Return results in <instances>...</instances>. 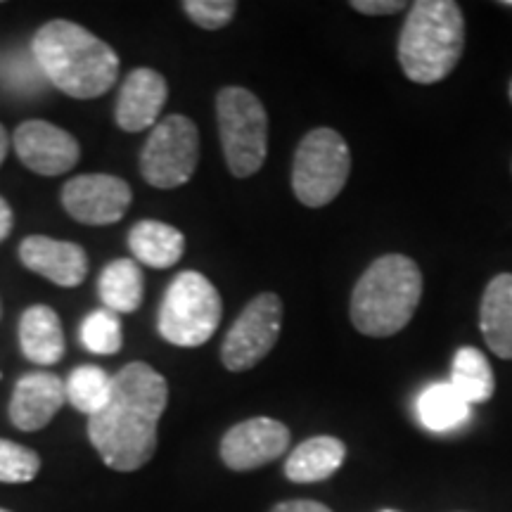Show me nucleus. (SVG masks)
<instances>
[{
  "label": "nucleus",
  "mask_w": 512,
  "mask_h": 512,
  "mask_svg": "<svg viewBox=\"0 0 512 512\" xmlns=\"http://www.w3.org/2000/svg\"><path fill=\"white\" fill-rule=\"evenodd\" d=\"M223 316L221 294L207 275L183 271L164 294L157 328L162 339L174 347L192 349L207 344L219 330Z\"/></svg>",
  "instance_id": "nucleus-5"
},
{
  "label": "nucleus",
  "mask_w": 512,
  "mask_h": 512,
  "mask_svg": "<svg viewBox=\"0 0 512 512\" xmlns=\"http://www.w3.org/2000/svg\"><path fill=\"white\" fill-rule=\"evenodd\" d=\"M216 121L230 174L254 176L268 155L266 107L247 88L226 86L216 95Z\"/></svg>",
  "instance_id": "nucleus-6"
},
{
  "label": "nucleus",
  "mask_w": 512,
  "mask_h": 512,
  "mask_svg": "<svg viewBox=\"0 0 512 512\" xmlns=\"http://www.w3.org/2000/svg\"><path fill=\"white\" fill-rule=\"evenodd\" d=\"M17 157L38 176H62L79 162V143L72 133L43 119L19 124L15 131Z\"/></svg>",
  "instance_id": "nucleus-12"
},
{
  "label": "nucleus",
  "mask_w": 512,
  "mask_h": 512,
  "mask_svg": "<svg viewBox=\"0 0 512 512\" xmlns=\"http://www.w3.org/2000/svg\"><path fill=\"white\" fill-rule=\"evenodd\" d=\"M422 299V273L403 254H384L351 292V323L361 335L392 337L411 323Z\"/></svg>",
  "instance_id": "nucleus-4"
},
{
  "label": "nucleus",
  "mask_w": 512,
  "mask_h": 512,
  "mask_svg": "<svg viewBox=\"0 0 512 512\" xmlns=\"http://www.w3.org/2000/svg\"><path fill=\"white\" fill-rule=\"evenodd\" d=\"M351 174V152L335 128H313L294 152L292 190L304 207H328Z\"/></svg>",
  "instance_id": "nucleus-7"
},
{
  "label": "nucleus",
  "mask_w": 512,
  "mask_h": 512,
  "mask_svg": "<svg viewBox=\"0 0 512 512\" xmlns=\"http://www.w3.org/2000/svg\"><path fill=\"white\" fill-rule=\"evenodd\" d=\"M271 512H332L328 505L316 501H285L278 503Z\"/></svg>",
  "instance_id": "nucleus-28"
},
{
  "label": "nucleus",
  "mask_w": 512,
  "mask_h": 512,
  "mask_svg": "<svg viewBox=\"0 0 512 512\" xmlns=\"http://www.w3.org/2000/svg\"><path fill=\"white\" fill-rule=\"evenodd\" d=\"M98 292L105 309L112 313H133L140 309L145 294L143 273L133 259L112 261L105 271L100 273Z\"/></svg>",
  "instance_id": "nucleus-20"
},
{
  "label": "nucleus",
  "mask_w": 512,
  "mask_h": 512,
  "mask_svg": "<svg viewBox=\"0 0 512 512\" xmlns=\"http://www.w3.org/2000/svg\"><path fill=\"white\" fill-rule=\"evenodd\" d=\"M290 446V430L273 418L238 422L223 434L221 460L235 472H249L278 460Z\"/></svg>",
  "instance_id": "nucleus-11"
},
{
  "label": "nucleus",
  "mask_w": 512,
  "mask_h": 512,
  "mask_svg": "<svg viewBox=\"0 0 512 512\" xmlns=\"http://www.w3.org/2000/svg\"><path fill=\"white\" fill-rule=\"evenodd\" d=\"M12 209L10 204L0 197V242H3L12 233Z\"/></svg>",
  "instance_id": "nucleus-29"
},
{
  "label": "nucleus",
  "mask_w": 512,
  "mask_h": 512,
  "mask_svg": "<svg viewBox=\"0 0 512 512\" xmlns=\"http://www.w3.org/2000/svg\"><path fill=\"white\" fill-rule=\"evenodd\" d=\"M351 8L361 15L380 17V15H396L399 10H406L408 5L403 0H354Z\"/></svg>",
  "instance_id": "nucleus-27"
},
{
  "label": "nucleus",
  "mask_w": 512,
  "mask_h": 512,
  "mask_svg": "<svg viewBox=\"0 0 512 512\" xmlns=\"http://www.w3.org/2000/svg\"><path fill=\"white\" fill-rule=\"evenodd\" d=\"M169 86L155 69L140 67L126 76L117 100V124L128 133L155 128L159 114L164 110Z\"/></svg>",
  "instance_id": "nucleus-15"
},
{
  "label": "nucleus",
  "mask_w": 512,
  "mask_h": 512,
  "mask_svg": "<svg viewBox=\"0 0 512 512\" xmlns=\"http://www.w3.org/2000/svg\"><path fill=\"white\" fill-rule=\"evenodd\" d=\"M501 5H505V8H512V0H503Z\"/></svg>",
  "instance_id": "nucleus-31"
},
{
  "label": "nucleus",
  "mask_w": 512,
  "mask_h": 512,
  "mask_svg": "<svg viewBox=\"0 0 512 512\" xmlns=\"http://www.w3.org/2000/svg\"><path fill=\"white\" fill-rule=\"evenodd\" d=\"M0 377H3V375H0Z\"/></svg>",
  "instance_id": "nucleus-35"
},
{
  "label": "nucleus",
  "mask_w": 512,
  "mask_h": 512,
  "mask_svg": "<svg viewBox=\"0 0 512 512\" xmlns=\"http://www.w3.org/2000/svg\"><path fill=\"white\" fill-rule=\"evenodd\" d=\"M510 100H512V83H510Z\"/></svg>",
  "instance_id": "nucleus-33"
},
{
  "label": "nucleus",
  "mask_w": 512,
  "mask_h": 512,
  "mask_svg": "<svg viewBox=\"0 0 512 512\" xmlns=\"http://www.w3.org/2000/svg\"><path fill=\"white\" fill-rule=\"evenodd\" d=\"M200 162V131L195 121L171 114L152 128L140 155V174L152 188L171 190L185 185Z\"/></svg>",
  "instance_id": "nucleus-8"
},
{
  "label": "nucleus",
  "mask_w": 512,
  "mask_h": 512,
  "mask_svg": "<svg viewBox=\"0 0 512 512\" xmlns=\"http://www.w3.org/2000/svg\"><path fill=\"white\" fill-rule=\"evenodd\" d=\"M183 10L200 29L219 31L235 17L238 3L235 0H185Z\"/></svg>",
  "instance_id": "nucleus-26"
},
{
  "label": "nucleus",
  "mask_w": 512,
  "mask_h": 512,
  "mask_svg": "<svg viewBox=\"0 0 512 512\" xmlns=\"http://www.w3.org/2000/svg\"><path fill=\"white\" fill-rule=\"evenodd\" d=\"M169 403V384L147 363H128L112 377V396L88 418V439L102 463L117 472H136L157 451V427Z\"/></svg>",
  "instance_id": "nucleus-1"
},
{
  "label": "nucleus",
  "mask_w": 512,
  "mask_h": 512,
  "mask_svg": "<svg viewBox=\"0 0 512 512\" xmlns=\"http://www.w3.org/2000/svg\"><path fill=\"white\" fill-rule=\"evenodd\" d=\"M415 413H418L420 425L430 432L458 430L460 425L470 420V406L460 399L451 382L430 384L418 396Z\"/></svg>",
  "instance_id": "nucleus-21"
},
{
  "label": "nucleus",
  "mask_w": 512,
  "mask_h": 512,
  "mask_svg": "<svg viewBox=\"0 0 512 512\" xmlns=\"http://www.w3.org/2000/svg\"><path fill=\"white\" fill-rule=\"evenodd\" d=\"M67 392L64 382L53 373H27L19 377L10 399V420L17 430L38 432L62 411Z\"/></svg>",
  "instance_id": "nucleus-13"
},
{
  "label": "nucleus",
  "mask_w": 512,
  "mask_h": 512,
  "mask_svg": "<svg viewBox=\"0 0 512 512\" xmlns=\"http://www.w3.org/2000/svg\"><path fill=\"white\" fill-rule=\"evenodd\" d=\"M479 330L498 358H512V273H501L486 285L479 306Z\"/></svg>",
  "instance_id": "nucleus-16"
},
{
  "label": "nucleus",
  "mask_w": 512,
  "mask_h": 512,
  "mask_svg": "<svg viewBox=\"0 0 512 512\" xmlns=\"http://www.w3.org/2000/svg\"><path fill=\"white\" fill-rule=\"evenodd\" d=\"M31 50L38 69L69 98H100L117 83L119 55L81 24L67 19L43 24L34 34Z\"/></svg>",
  "instance_id": "nucleus-2"
},
{
  "label": "nucleus",
  "mask_w": 512,
  "mask_h": 512,
  "mask_svg": "<svg viewBox=\"0 0 512 512\" xmlns=\"http://www.w3.org/2000/svg\"><path fill=\"white\" fill-rule=\"evenodd\" d=\"M81 344L91 354L112 356L119 354L124 347V335H121V320L110 309H98L88 313L81 323Z\"/></svg>",
  "instance_id": "nucleus-24"
},
{
  "label": "nucleus",
  "mask_w": 512,
  "mask_h": 512,
  "mask_svg": "<svg viewBox=\"0 0 512 512\" xmlns=\"http://www.w3.org/2000/svg\"><path fill=\"white\" fill-rule=\"evenodd\" d=\"M0 512H10V510H5V508H0Z\"/></svg>",
  "instance_id": "nucleus-34"
},
{
  "label": "nucleus",
  "mask_w": 512,
  "mask_h": 512,
  "mask_svg": "<svg viewBox=\"0 0 512 512\" xmlns=\"http://www.w3.org/2000/svg\"><path fill=\"white\" fill-rule=\"evenodd\" d=\"M283 330V302L278 294H256L230 325L221 347V361L230 373H245L271 354Z\"/></svg>",
  "instance_id": "nucleus-9"
},
{
  "label": "nucleus",
  "mask_w": 512,
  "mask_h": 512,
  "mask_svg": "<svg viewBox=\"0 0 512 512\" xmlns=\"http://www.w3.org/2000/svg\"><path fill=\"white\" fill-rule=\"evenodd\" d=\"M19 347L36 366H55L64 356L60 316L50 306H31L19 320Z\"/></svg>",
  "instance_id": "nucleus-17"
},
{
  "label": "nucleus",
  "mask_w": 512,
  "mask_h": 512,
  "mask_svg": "<svg viewBox=\"0 0 512 512\" xmlns=\"http://www.w3.org/2000/svg\"><path fill=\"white\" fill-rule=\"evenodd\" d=\"M8 150H10V138H8V131H5V126L0 124V166H3L5 157H8Z\"/></svg>",
  "instance_id": "nucleus-30"
},
{
  "label": "nucleus",
  "mask_w": 512,
  "mask_h": 512,
  "mask_svg": "<svg viewBox=\"0 0 512 512\" xmlns=\"http://www.w3.org/2000/svg\"><path fill=\"white\" fill-rule=\"evenodd\" d=\"M382 512H399V510H382Z\"/></svg>",
  "instance_id": "nucleus-32"
},
{
  "label": "nucleus",
  "mask_w": 512,
  "mask_h": 512,
  "mask_svg": "<svg viewBox=\"0 0 512 512\" xmlns=\"http://www.w3.org/2000/svg\"><path fill=\"white\" fill-rule=\"evenodd\" d=\"M347 458V446L337 437H311L285 460V477L294 484H316L330 479Z\"/></svg>",
  "instance_id": "nucleus-18"
},
{
  "label": "nucleus",
  "mask_w": 512,
  "mask_h": 512,
  "mask_svg": "<svg viewBox=\"0 0 512 512\" xmlns=\"http://www.w3.org/2000/svg\"><path fill=\"white\" fill-rule=\"evenodd\" d=\"M465 48V17L453 0H420L411 5L399 36L401 69L408 79L430 86L456 69Z\"/></svg>",
  "instance_id": "nucleus-3"
},
{
  "label": "nucleus",
  "mask_w": 512,
  "mask_h": 512,
  "mask_svg": "<svg viewBox=\"0 0 512 512\" xmlns=\"http://www.w3.org/2000/svg\"><path fill=\"white\" fill-rule=\"evenodd\" d=\"M133 192L124 178L107 174L76 176L62 188V204L74 221L86 226H110L124 219Z\"/></svg>",
  "instance_id": "nucleus-10"
},
{
  "label": "nucleus",
  "mask_w": 512,
  "mask_h": 512,
  "mask_svg": "<svg viewBox=\"0 0 512 512\" xmlns=\"http://www.w3.org/2000/svg\"><path fill=\"white\" fill-rule=\"evenodd\" d=\"M451 387L456 389L467 406L489 401L496 389V377L494 370H491L489 358L475 347L458 349L456 358H453Z\"/></svg>",
  "instance_id": "nucleus-22"
},
{
  "label": "nucleus",
  "mask_w": 512,
  "mask_h": 512,
  "mask_svg": "<svg viewBox=\"0 0 512 512\" xmlns=\"http://www.w3.org/2000/svg\"><path fill=\"white\" fill-rule=\"evenodd\" d=\"M41 472V456L29 446L0 439V484L34 482Z\"/></svg>",
  "instance_id": "nucleus-25"
},
{
  "label": "nucleus",
  "mask_w": 512,
  "mask_h": 512,
  "mask_svg": "<svg viewBox=\"0 0 512 512\" xmlns=\"http://www.w3.org/2000/svg\"><path fill=\"white\" fill-rule=\"evenodd\" d=\"M64 392H67V401L72 403L76 411L93 418L110 401L112 377L98 366H81L72 370L67 384H64Z\"/></svg>",
  "instance_id": "nucleus-23"
},
{
  "label": "nucleus",
  "mask_w": 512,
  "mask_h": 512,
  "mask_svg": "<svg viewBox=\"0 0 512 512\" xmlns=\"http://www.w3.org/2000/svg\"><path fill=\"white\" fill-rule=\"evenodd\" d=\"M19 259L29 271L60 287H79L88 275V256L83 247L48 235H29L19 245Z\"/></svg>",
  "instance_id": "nucleus-14"
},
{
  "label": "nucleus",
  "mask_w": 512,
  "mask_h": 512,
  "mask_svg": "<svg viewBox=\"0 0 512 512\" xmlns=\"http://www.w3.org/2000/svg\"><path fill=\"white\" fill-rule=\"evenodd\" d=\"M128 247L140 264L150 268H171L185 252L183 233L162 221H140L128 233Z\"/></svg>",
  "instance_id": "nucleus-19"
}]
</instances>
